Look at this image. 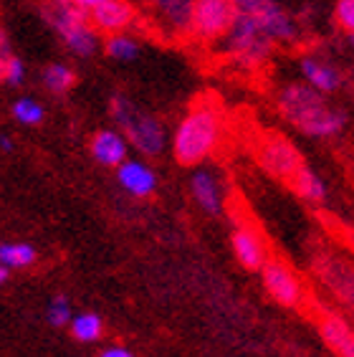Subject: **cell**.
I'll return each instance as SVG.
<instances>
[{"instance_id": "cell-22", "label": "cell", "mask_w": 354, "mask_h": 357, "mask_svg": "<svg viewBox=\"0 0 354 357\" xmlns=\"http://www.w3.org/2000/svg\"><path fill=\"white\" fill-rule=\"evenodd\" d=\"M107 54L114 59V61H134L139 56V43L127 33H114L107 38Z\"/></svg>"}, {"instance_id": "cell-19", "label": "cell", "mask_w": 354, "mask_h": 357, "mask_svg": "<svg viewBox=\"0 0 354 357\" xmlns=\"http://www.w3.org/2000/svg\"><path fill=\"white\" fill-rule=\"evenodd\" d=\"M43 86H46L51 94H66L71 86L76 84V74L71 66L66 63H48L41 74Z\"/></svg>"}, {"instance_id": "cell-8", "label": "cell", "mask_w": 354, "mask_h": 357, "mask_svg": "<svg viewBox=\"0 0 354 357\" xmlns=\"http://www.w3.org/2000/svg\"><path fill=\"white\" fill-rule=\"evenodd\" d=\"M261 279H263V289L268 291V296L281 307L296 310L304 302V284L286 261L268 259L266 266L261 268Z\"/></svg>"}, {"instance_id": "cell-13", "label": "cell", "mask_w": 354, "mask_h": 357, "mask_svg": "<svg viewBox=\"0 0 354 357\" xmlns=\"http://www.w3.org/2000/svg\"><path fill=\"white\" fill-rule=\"evenodd\" d=\"M91 158L102 167H119L127 162V137L119 130H102L91 137Z\"/></svg>"}, {"instance_id": "cell-24", "label": "cell", "mask_w": 354, "mask_h": 357, "mask_svg": "<svg viewBox=\"0 0 354 357\" xmlns=\"http://www.w3.org/2000/svg\"><path fill=\"white\" fill-rule=\"evenodd\" d=\"M46 319H48V324H54V327H66V324H71L74 314H71V302H68L66 296L59 294L48 302Z\"/></svg>"}, {"instance_id": "cell-15", "label": "cell", "mask_w": 354, "mask_h": 357, "mask_svg": "<svg viewBox=\"0 0 354 357\" xmlns=\"http://www.w3.org/2000/svg\"><path fill=\"white\" fill-rule=\"evenodd\" d=\"M321 340L337 357H354V330L339 314H324L319 322Z\"/></svg>"}, {"instance_id": "cell-26", "label": "cell", "mask_w": 354, "mask_h": 357, "mask_svg": "<svg viewBox=\"0 0 354 357\" xmlns=\"http://www.w3.org/2000/svg\"><path fill=\"white\" fill-rule=\"evenodd\" d=\"M334 21L344 33H354V0H337L334 6Z\"/></svg>"}, {"instance_id": "cell-23", "label": "cell", "mask_w": 354, "mask_h": 357, "mask_svg": "<svg viewBox=\"0 0 354 357\" xmlns=\"http://www.w3.org/2000/svg\"><path fill=\"white\" fill-rule=\"evenodd\" d=\"M10 114H13L15 122L21 124H41L43 122V107L31 96H21L15 99L13 107H10Z\"/></svg>"}, {"instance_id": "cell-30", "label": "cell", "mask_w": 354, "mask_h": 357, "mask_svg": "<svg viewBox=\"0 0 354 357\" xmlns=\"http://www.w3.org/2000/svg\"><path fill=\"white\" fill-rule=\"evenodd\" d=\"M71 3H74V6H79L82 10H86V8H88V0H71Z\"/></svg>"}, {"instance_id": "cell-27", "label": "cell", "mask_w": 354, "mask_h": 357, "mask_svg": "<svg viewBox=\"0 0 354 357\" xmlns=\"http://www.w3.org/2000/svg\"><path fill=\"white\" fill-rule=\"evenodd\" d=\"M99 357H134V352L122 347V344H111V347H107Z\"/></svg>"}, {"instance_id": "cell-21", "label": "cell", "mask_w": 354, "mask_h": 357, "mask_svg": "<svg viewBox=\"0 0 354 357\" xmlns=\"http://www.w3.org/2000/svg\"><path fill=\"white\" fill-rule=\"evenodd\" d=\"M36 248L31 243H0V264H6L10 268H26L36 261Z\"/></svg>"}, {"instance_id": "cell-7", "label": "cell", "mask_w": 354, "mask_h": 357, "mask_svg": "<svg viewBox=\"0 0 354 357\" xmlns=\"http://www.w3.org/2000/svg\"><path fill=\"white\" fill-rule=\"evenodd\" d=\"M236 18H238V6L233 0H195L190 33L203 41H220L228 36Z\"/></svg>"}, {"instance_id": "cell-31", "label": "cell", "mask_w": 354, "mask_h": 357, "mask_svg": "<svg viewBox=\"0 0 354 357\" xmlns=\"http://www.w3.org/2000/svg\"><path fill=\"white\" fill-rule=\"evenodd\" d=\"M347 41H349V43H352V46H354V33H349V36H347Z\"/></svg>"}, {"instance_id": "cell-5", "label": "cell", "mask_w": 354, "mask_h": 357, "mask_svg": "<svg viewBox=\"0 0 354 357\" xmlns=\"http://www.w3.org/2000/svg\"><path fill=\"white\" fill-rule=\"evenodd\" d=\"M273 43L276 41L266 33L263 26L245 13H238L233 28L225 36V48L245 63H261L263 59H268L273 51Z\"/></svg>"}, {"instance_id": "cell-17", "label": "cell", "mask_w": 354, "mask_h": 357, "mask_svg": "<svg viewBox=\"0 0 354 357\" xmlns=\"http://www.w3.org/2000/svg\"><path fill=\"white\" fill-rule=\"evenodd\" d=\"M150 3L157 8V13L170 23L172 31H177V33L190 31L192 3H195V0H150Z\"/></svg>"}, {"instance_id": "cell-11", "label": "cell", "mask_w": 354, "mask_h": 357, "mask_svg": "<svg viewBox=\"0 0 354 357\" xmlns=\"http://www.w3.org/2000/svg\"><path fill=\"white\" fill-rule=\"evenodd\" d=\"M231 246L233 254L238 259V264L248 271H261L268 261V251H266V243L253 228L238 226L231 234Z\"/></svg>"}, {"instance_id": "cell-32", "label": "cell", "mask_w": 354, "mask_h": 357, "mask_svg": "<svg viewBox=\"0 0 354 357\" xmlns=\"http://www.w3.org/2000/svg\"><path fill=\"white\" fill-rule=\"evenodd\" d=\"M48 3H71V0H48Z\"/></svg>"}, {"instance_id": "cell-16", "label": "cell", "mask_w": 354, "mask_h": 357, "mask_svg": "<svg viewBox=\"0 0 354 357\" xmlns=\"http://www.w3.org/2000/svg\"><path fill=\"white\" fill-rule=\"evenodd\" d=\"M190 192L195 203L203 208L208 215L223 213V195H220V183L210 170L192 172L190 178Z\"/></svg>"}, {"instance_id": "cell-18", "label": "cell", "mask_w": 354, "mask_h": 357, "mask_svg": "<svg viewBox=\"0 0 354 357\" xmlns=\"http://www.w3.org/2000/svg\"><path fill=\"white\" fill-rule=\"evenodd\" d=\"M291 190L296 192L301 200H307V203H321V200L327 198V185H324V180H321L309 165L301 167L299 175L291 180Z\"/></svg>"}, {"instance_id": "cell-6", "label": "cell", "mask_w": 354, "mask_h": 357, "mask_svg": "<svg viewBox=\"0 0 354 357\" xmlns=\"http://www.w3.org/2000/svg\"><path fill=\"white\" fill-rule=\"evenodd\" d=\"M256 160L271 178L281 180L286 185H291V180L299 175L301 167L307 165L301 152L296 150V144L288 142L284 135H266L263 142L256 150Z\"/></svg>"}, {"instance_id": "cell-4", "label": "cell", "mask_w": 354, "mask_h": 357, "mask_svg": "<svg viewBox=\"0 0 354 357\" xmlns=\"http://www.w3.org/2000/svg\"><path fill=\"white\" fill-rule=\"evenodd\" d=\"M43 18L61 36L68 51H74L76 56H84V59L96 54L99 38H96V28L88 21L86 10H82L74 3H48L43 8Z\"/></svg>"}, {"instance_id": "cell-14", "label": "cell", "mask_w": 354, "mask_h": 357, "mask_svg": "<svg viewBox=\"0 0 354 357\" xmlns=\"http://www.w3.org/2000/svg\"><path fill=\"white\" fill-rule=\"evenodd\" d=\"M301 79L321 94H334L341 86V74L329 61H321L319 56H304L299 61Z\"/></svg>"}, {"instance_id": "cell-28", "label": "cell", "mask_w": 354, "mask_h": 357, "mask_svg": "<svg viewBox=\"0 0 354 357\" xmlns=\"http://www.w3.org/2000/svg\"><path fill=\"white\" fill-rule=\"evenodd\" d=\"M0 150H3V152L13 150V142H10V137H8V135H3V137H0Z\"/></svg>"}, {"instance_id": "cell-12", "label": "cell", "mask_w": 354, "mask_h": 357, "mask_svg": "<svg viewBox=\"0 0 354 357\" xmlns=\"http://www.w3.org/2000/svg\"><path fill=\"white\" fill-rule=\"evenodd\" d=\"M116 180L134 198H150L157 190V172L142 160H127L116 167Z\"/></svg>"}, {"instance_id": "cell-1", "label": "cell", "mask_w": 354, "mask_h": 357, "mask_svg": "<svg viewBox=\"0 0 354 357\" xmlns=\"http://www.w3.org/2000/svg\"><path fill=\"white\" fill-rule=\"evenodd\" d=\"M279 109L293 127H299L309 137H334L347 124L344 112L332 107L327 96L307 82L284 86L279 94Z\"/></svg>"}, {"instance_id": "cell-10", "label": "cell", "mask_w": 354, "mask_h": 357, "mask_svg": "<svg viewBox=\"0 0 354 357\" xmlns=\"http://www.w3.org/2000/svg\"><path fill=\"white\" fill-rule=\"evenodd\" d=\"M88 21L99 33H124L137 21V10L130 0H88Z\"/></svg>"}, {"instance_id": "cell-9", "label": "cell", "mask_w": 354, "mask_h": 357, "mask_svg": "<svg viewBox=\"0 0 354 357\" xmlns=\"http://www.w3.org/2000/svg\"><path fill=\"white\" fill-rule=\"evenodd\" d=\"M233 3L238 6V13L256 18L273 41L288 43L296 38V23L276 0H233Z\"/></svg>"}, {"instance_id": "cell-20", "label": "cell", "mask_w": 354, "mask_h": 357, "mask_svg": "<svg viewBox=\"0 0 354 357\" xmlns=\"http://www.w3.org/2000/svg\"><path fill=\"white\" fill-rule=\"evenodd\" d=\"M71 335H74L79 342H96V340L104 335L102 317L94 314V312L74 314V319H71Z\"/></svg>"}, {"instance_id": "cell-2", "label": "cell", "mask_w": 354, "mask_h": 357, "mask_svg": "<svg viewBox=\"0 0 354 357\" xmlns=\"http://www.w3.org/2000/svg\"><path fill=\"white\" fill-rule=\"evenodd\" d=\"M223 135V114L213 104L192 107L172 135V155L183 167L200 165L210 158Z\"/></svg>"}, {"instance_id": "cell-3", "label": "cell", "mask_w": 354, "mask_h": 357, "mask_svg": "<svg viewBox=\"0 0 354 357\" xmlns=\"http://www.w3.org/2000/svg\"><path fill=\"white\" fill-rule=\"evenodd\" d=\"M111 119L116 122L119 132L130 139V144L137 152H142L144 158H157L164 150V127L160 119L142 112L134 102L127 96L116 94L109 104Z\"/></svg>"}, {"instance_id": "cell-25", "label": "cell", "mask_w": 354, "mask_h": 357, "mask_svg": "<svg viewBox=\"0 0 354 357\" xmlns=\"http://www.w3.org/2000/svg\"><path fill=\"white\" fill-rule=\"evenodd\" d=\"M0 79H3L6 84H10V86L23 84V79H26V66H23V61L18 59V56H6V59H0Z\"/></svg>"}, {"instance_id": "cell-29", "label": "cell", "mask_w": 354, "mask_h": 357, "mask_svg": "<svg viewBox=\"0 0 354 357\" xmlns=\"http://www.w3.org/2000/svg\"><path fill=\"white\" fill-rule=\"evenodd\" d=\"M8 274H10V266L0 264V282H8Z\"/></svg>"}]
</instances>
